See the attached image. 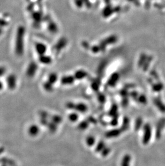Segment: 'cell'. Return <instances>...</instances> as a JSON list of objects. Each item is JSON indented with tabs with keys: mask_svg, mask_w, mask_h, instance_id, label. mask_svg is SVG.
<instances>
[{
	"mask_svg": "<svg viewBox=\"0 0 165 166\" xmlns=\"http://www.w3.org/2000/svg\"><path fill=\"white\" fill-rule=\"evenodd\" d=\"M88 121L89 122V123H91L92 122V123H94V124H96V123H97V121H96V119H94L93 117H90L88 119Z\"/></svg>",
	"mask_w": 165,
	"mask_h": 166,
	"instance_id": "484cf974",
	"label": "cell"
},
{
	"mask_svg": "<svg viewBox=\"0 0 165 166\" xmlns=\"http://www.w3.org/2000/svg\"><path fill=\"white\" fill-rule=\"evenodd\" d=\"M113 118L111 122V124L112 126H115L118 124V121H119V118H118V115L115 116L113 117Z\"/></svg>",
	"mask_w": 165,
	"mask_h": 166,
	"instance_id": "7402d4cb",
	"label": "cell"
},
{
	"mask_svg": "<svg viewBox=\"0 0 165 166\" xmlns=\"http://www.w3.org/2000/svg\"><path fill=\"white\" fill-rule=\"evenodd\" d=\"M131 161V156L129 154H125L122 157L121 161V166H130Z\"/></svg>",
	"mask_w": 165,
	"mask_h": 166,
	"instance_id": "8992f818",
	"label": "cell"
},
{
	"mask_svg": "<svg viewBox=\"0 0 165 166\" xmlns=\"http://www.w3.org/2000/svg\"><path fill=\"white\" fill-rule=\"evenodd\" d=\"M119 78V76L118 75V74H113V75L112 76L111 78L108 80V86L111 87H114L115 86L116 83L118 81Z\"/></svg>",
	"mask_w": 165,
	"mask_h": 166,
	"instance_id": "ba28073f",
	"label": "cell"
},
{
	"mask_svg": "<svg viewBox=\"0 0 165 166\" xmlns=\"http://www.w3.org/2000/svg\"><path fill=\"white\" fill-rule=\"evenodd\" d=\"M106 147L105 143L103 141H100L98 142L96 147V152L97 153L101 152L105 147Z\"/></svg>",
	"mask_w": 165,
	"mask_h": 166,
	"instance_id": "5bb4252c",
	"label": "cell"
},
{
	"mask_svg": "<svg viewBox=\"0 0 165 166\" xmlns=\"http://www.w3.org/2000/svg\"><path fill=\"white\" fill-rule=\"evenodd\" d=\"M91 87L94 91H98V90H99V84H98L97 83H94L92 84Z\"/></svg>",
	"mask_w": 165,
	"mask_h": 166,
	"instance_id": "d4e9b609",
	"label": "cell"
},
{
	"mask_svg": "<svg viewBox=\"0 0 165 166\" xmlns=\"http://www.w3.org/2000/svg\"><path fill=\"white\" fill-rule=\"evenodd\" d=\"M74 82V78L72 76H66L64 77L61 80V82L63 84L70 85L71 84Z\"/></svg>",
	"mask_w": 165,
	"mask_h": 166,
	"instance_id": "9c48e42d",
	"label": "cell"
},
{
	"mask_svg": "<svg viewBox=\"0 0 165 166\" xmlns=\"http://www.w3.org/2000/svg\"><path fill=\"white\" fill-rule=\"evenodd\" d=\"M89 124L90 123L88 120L83 121L79 123L78 126V128L80 130H85L88 128Z\"/></svg>",
	"mask_w": 165,
	"mask_h": 166,
	"instance_id": "4fadbf2b",
	"label": "cell"
},
{
	"mask_svg": "<svg viewBox=\"0 0 165 166\" xmlns=\"http://www.w3.org/2000/svg\"><path fill=\"white\" fill-rule=\"evenodd\" d=\"M74 110L81 113H85L86 112H87L88 110V107L85 104L83 103H78L76 104Z\"/></svg>",
	"mask_w": 165,
	"mask_h": 166,
	"instance_id": "5b68a950",
	"label": "cell"
},
{
	"mask_svg": "<svg viewBox=\"0 0 165 166\" xmlns=\"http://www.w3.org/2000/svg\"><path fill=\"white\" fill-rule=\"evenodd\" d=\"M163 87V86L162 84L161 83H156L152 86L153 90L155 92H159V91H160L161 90H162Z\"/></svg>",
	"mask_w": 165,
	"mask_h": 166,
	"instance_id": "ac0fdd59",
	"label": "cell"
},
{
	"mask_svg": "<svg viewBox=\"0 0 165 166\" xmlns=\"http://www.w3.org/2000/svg\"><path fill=\"white\" fill-rule=\"evenodd\" d=\"M144 135L142 139V142L144 145H147L150 142L151 136H152V131L151 125L146 123L143 126Z\"/></svg>",
	"mask_w": 165,
	"mask_h": 166,
	"instance_id": "6da1fadb",
	"label": "cell"
},
{
	"mask_svg": "<svg viewBox=\"0 0 165 166\" xmlns=\"http://www.w3.org/2000/svg\"><path fill=\"white\" fill-rule=\"evenodd\" d=\"M98 100H99V101L100 102V103H105L106 97L104 95L102 94H99L98 96Z\"/></svg>",
	"mask_w": 165,
	"mask_h": 166,
	"instance_id": "cb8c5ba5",
	"label": "cell"
},
{
	"mask_svg": "<svg viewBox=\"0 0 165 166\" xmlns=\"http://www.w3.org/2000/svg\"><path fill=\"white\" fill-rule=\"evenodd\" d=\"M69 120L71 122H76L79 118V116L76 113H72L69 114L68 116Z\"/></svg>",
	"mask_w": 165,
	"mask_h": 166,
	"instance_id": "e0dca14e",
	"label": "cell"
},
{
	"mask_svg": "<svg viewBox=\"0 0 165 166\" xmlns=\"http://www.w3.org/2000/svg\"><path fill=\"white\" fill-rule=\"evenodd\" d=\"M143 119L141 117H138L135 121V130L136 131H137L140 130L141 127L143 125Z\"/></svg>",
	"mask_w": 165,
	"mask_h": 166,
	"instance_id": "30bf717a",
	"label": "cell"
},
{
	"mask_svg": "<svg viewBox=\"0 0 165 166\" xmlns=\"http://www.w3.org/2000/svg\"><path fill=\"white\" fill-rule=\"evenodd\" d=\"M129 123H130L129 118L128 117H124L123 119L122 125L121 127V130H122V132L128 130L129 127Z\"/></svg>",
	"mask_w": 165,
	"mask_h": 166,
	"instance_id": "52a82bcc",
	"label": "cell"
},
{
	"mask_svg": "<svg viewBox=\"0 0 165 166\" xmlns=\"http://www.w3.org/2000/svg\"><path fill=\"white\" fill-rule=\"evenodd\" d=\"M137 101L141 104H146L147 102V99L146 96L144 94H141L138 96Z\"/></svg>",
	"mask_w": 165,
	"mask_h": 166,
	"instance_id": "2e32d148",
	"label": "cell"
},
{
	"mask_svg": "<svg viewBox=\"0 0 165 166\" xmlns=\"http://www.w3.org/2000/svg\"><path fill=\"white\" fill-rule=\"evenodd\" d=\"M123 102H122V105L124 106H127L128 105V97L127 98H123Z\"/></svg>",
	"mask_w": 165,
	"mask_h": 166,
	"instance_id": "4316f807",
	"label": "cell"
},
{
	"mask_svg": "<svg viewBox=\"0 0 165 166\" xmlns=\"http://www.w3.org/2000/svg\"><path fill=\"white\" fill-rule=\"evenodd\" d=\"M129 95H130V96L132 98L135 99L136 100V101H137V98H138V96H139V94L138 93V92H137L136 91H131L130 92V93Z\"/></svg>",
	"mask_w": 165,
	"mask_h": 166,
	"instance_id": "603a6c76",
	"label": "cell"
},
{
	"mask_svg": "<svg viewBox=\"0 0 165 166\" xmlns=\"http://www.w3.org/2000/svg\"><path fill=\"white\" fill-rule=\"evenodd\" d=\"M76 104L72 102H68L66 103V107L70 110H74Z\"/></svg>",
	"mask_w": 165,
	"mask_h": 166,
	"instance_id": "44dd1931",
	"label": "cell"
},
{
	"mask_svg": "<svg viewBox=\"0 0 165 166\" xmlns=\"http://www.w3.org/2000/svg\"><path fill=\"white\" fill-rule=\"evenodd\" d=\"M120 95L121 96H122L123 98H127L128 95H129V92L128 91V89L127 88L123 89H122L120 91Z\"/></svg>",
	"mask_w": 165,
	"mask_h": 166,
	"instance_id": "ffe728a7",
	"label": "cell"
},
{
	"mask_svg": "<svg viewBox=\"0 0 165 166\" xmlns=\"http://www.w3.org/2000/svg\"><path fill=\"white\" fill-rule=\"evenodd\" d=\"M86 144L88 146L91 147L93 146L96 142V139L93 136H89L86 138Z\"/></svg>",
	"mask_w": 165,
	"mask_h": 166,
	"instance_id": "8fae6325",
	"label": "cell"
},
{
	"mask_svg": "<svg viewBox=\"0 0 165 166\" xmlns=\"http://www.w3.org/2000/svg\"><path fill=\"white\" fill-rule=\"evenodd\" d=\"M164 125H165V119H162L161 120L159 121L158 124V126H157V129L156 131V137L158 139L160 138L161 131Z\"/></svg>",
	"mask_w": 165,
	"mask_h": 166,
	"instance_id": "277c9868",
	"label": "cell"
},
{
	"mask_svg": "<svg viewBox=\"0 0 165 166\" xmlns=\"http://www.w3.org/2000/svg\"><path fill=\"white\" fill-rule=\"evenodd\" d=\"M153 103L161 112L165 113V105L160 98H155L153 99Z\"/></svg>",
	"mask_w": 165,
	"mask_h": 166,
	"instance_id": "3957f363",
	"label": "cell"
},
{
	"mask_svg": "<svg viewBox=\"0 0 165 166\" xmlns=\"http://www.w3.org/2000/svg\"><path fill=\"white\" fill-rule=\"evenodd\" d=\"M86 75V73L83 71H79L76 73L75 78L78 80H81L85 78Z\"/></svg>",
	"mask_w": 165,
	"mask_h": 166,
	"instance_id": "9a60e30c",
	"label": "cell"
},
{
	"mask_svg": "<svg viewBox=\"0 0 165 166\" xmlns=\"http://www.w3.org/2000/svg\"><path fill=\"white\" fill-rule=\"evenodd\" d=\"M122 132L121 129H114L107 131L105 133V136L107 138H114L119 137Z\"/></svg>",
	"mask_w": 165,
	"mask_h": 166,
	"instance_id": "7a4b0ae2",
	"label": "cell"
},
{
	"mask_svg": "<svg viewBox=\"0 0 165 166\" xmlns=\"http://www.w3.org/2000/svg\"><path fill=\"white\" fill-rule=\"evenodd\" d=\"M117 112H118V107L115 104H114L112 106L111 109L109 110V116H111L112 117L118 115Z\"/></svg>",
	"mask_w": 165,
	"mask_h": 166,
	"instance_id": "7c38bea8",
	"label": "cell"
},
{
	"mask_svg": "<svg viewBox=\"0 0 165 166\" xmlns=\"http://www.w3.org/2000/svg\"><path fill=\"white\" fill-rule=\"evenodd\" d=\"M111 152V149L109 147H105L102 150V151L101 152V155L103 157H106L108 156L109 153Z\"/></svg>",
	"mask_w": 165,
	"mask_h": 166,
	"instance_id": "d6986e66",
	"label": "cell"
}]
</instances>
